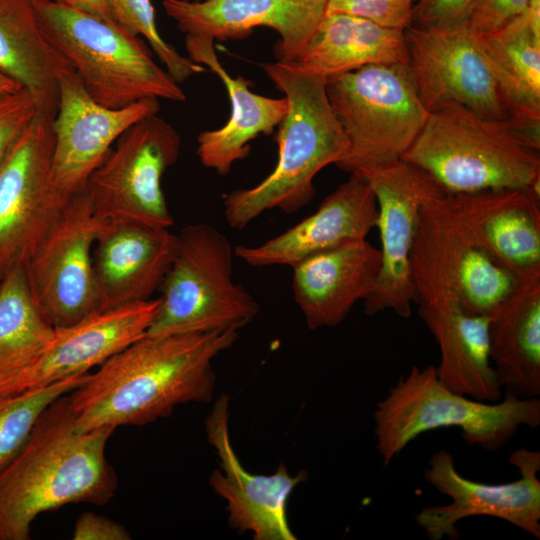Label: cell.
<instances>
[{"label": "cell", "instance_id": "cell-32", "mask_svg": "<svg viewBox=\"0 0 540 540\" xmlns=\"http://www.w3.org/2000/svg\"><path fill=\"white\" fill-rule=\"evenodd\" d=\"M113 21L131 34L143 37L166 71L177 82L204 72V66L180 54L160 35L151 0H105Z\"/></svg>", "mask_w": 540, "mask_h": 540}, {"label": "cell", "instance_id": "cell-9", "mask_svg": "<svg viewBox=\"0 0 540 540\" xmlns=\"http://www.w3.org/2000/svg\"><path fill=\"white\" fill-rule=\"evenodd\" d=\"M411 271L418 314L439 346V380L477 400H500L503 389L489 357L490 316L464 307L442 264L417 231Z\"/></svg>", "mask_w": 540, "mask_h": 540}, {"label": "cell", "instance_id": "cell-33", "mask_svg": "<svg viewBox=\"0 0 540 540\" xmlns=\"http://www.w3.org/2000/svg\"><path fill=\"white\" fill-rule=\"evenodd\" d=\"M416 0H327L326 13H347L382 27L405 30Z\"/></svg>", "mask_w": 540, "mask_h": 540}, {"label": "cell", "instance_id": "cell-41", "mask_svg": "<svg viewBox=\"0 0 540 540\" xmlns=\"http://www.w3.org/2000/svg\"><path fill=\"white\" fill-rule=\"evenodd\" d=\"M56 1H61V2H65V0H56Z\"/></svg>", "mask_w": 540, "mask_h": 540}, {"label": "cell", "instance_id": "cell-23", "mask_svg": "<svg viewBox=\"0 0 540 540\" xmlns=\"http://www.w3.org/2000/svg\"><path fill=\"white\" fill-rule=\"evenodd\" d=\"M380 249L366 238L312 254L293 268V297L309 329L335 327L374 290Z\"/></svg>", "mask_w": 540, "mask_h": 540}, {"label": "cell", "instance_id": "cell-10", "mask_svg": "<svg viewBox=\"0 0 540 540\" xmlns=\"http://www.w3.org/2000/svg\"><path fill=\"white\" fill-rule=\"evenodd\" d=\"M180 146L176 129L157 114L131 126L85 186L95 213L103 219L173 226L161 181L177 161Z\"/></svg>", "mask_w": 540, "mask_h": 540}, {"label": "cell", "instance_id": "cell-3", "mask_svg": "<svg viewBox=\"0 0 540 540\" xmlns=\"http://www.w3.org/2000/svg\"><path fill=\"white\" fill-rule=\"evenodd\" d=\"M260 66L283 92L287 111L278 125V160L273 171L254 187L224 197L226 221L237 230L267 210L290 214L305 207L315 195V176L326 166L338 164L349 146L329 102L325 77L294 62Z\"/></svg>", "mask_w": 540, "mask_h": 540}, {"label": "cell", "instance_id": "cell-14", "mask_svg": "<svg viewBox=\"0 0 540 540\" xmlns=\"http://www.w3.org/2000/svg\"><path fill=\"white\" fill-rule=\"evenodd\" d=\"M519 472L512 482L490 484L462 476L452 453L440 449L430 456L424 479L451 499L449 504L422 508L416 524L431 540H457V524L466 518L489 516L504 520L540 538V451L521 447L509 456Z\"/></svg>", "mask_w": 540, "mask_h": 540}, {"label": "cell", "instance_id": "cell-11", "mask_svg": "<svg viewBox=\"0 0 540 540\" xmlns=\"http://www.w3.org/2000/svg\"><path fill=\"white\" fill-rule=\"evenodd\" d=\"M53 117L41 111L0 166V275L26 266L68 200L51 172Z\"/></svg>", "mask_w": 540, "mask_h": 540}, {"label": "cell", "instance_id": "cell-18", "mask_svg": "<svg viewBox=\"0 0 540 540\" xmlns=\"http://www.w3.org/2000/svg\"><path fill=\"white\" fill-rule=\"evenodd\" d=\"M165 13L186 36L218 40L275 30L277 61L293 62L326 13L327 0H162Z\"/></svg>", "mask_w": 540, "mask_h": 540}, {"label": "cell", "instance_id": "cell-2", "mask_svg": "<svg viewBox=\"0 0 540 540\" xmlns=\"http://www.w3.org/2000/svg\"><path fill=\"white\" fill-rule=\"evenodd\" d=\"M114 431L79 432L68 394L54 401L0 472V540H29L32 523L44 512L68 504H107L118 488L105 455Z\"/></svg>", "mask_w": 540, "mask_h": 540}, {"label": "cell", "instance_id": "cell-40", "mask_svg": "<svg viewBox=\"0 0 540 540\" xmlns=\"http://www.w3.org/2000/svg\"><path fill=\"white\" fill-rule=\"evenodd\" d=\"M2 279H3V276L0 275V285H1Z\"/></svg>", "mask_w": 540, "mask_h": 540}, {"label": "cell", "instance_id": "cell-30", "mask_svg": "<svg viewBox=\"0 0 540 540\" xmlns=\"http://www.w3.org/2000/svg\"><path fill=\"white\" fill-rule=\"evenodd\" d=\"M53 336L32 300L25 267L9 270L0 285V394L17 392Z\"/></svg>", "mask_w": 540, "mask_h": 540}, {"label": "cell", "instance_id": "cell-4", "mask_svg": "<svg viewBox=\"0 0 540 540\" xmlns=\"http://www.w3.org/2000/svg\"><path fill=\"white\" fill-rule=\"evenodd\" d=\"M539 127L482 116L456 103L429 112L401 160L452 194L539 188Z\"/></svg>", "mask_w": 540, "mask_h": 540}, {"label": "cell", "instance_id": "cell-24", "mask_svg": "<svg viewBox=\"0 0 540 540\" xmlns=\"http://www.w3.org/2000/svg\"><path fill=\"white\" fill-rule=\"evenodd\" d=\"M459 215L481 244L519 280L540 276L539 188L452 194Z\"/></svg>", "mask_w": 540, "mask_h": 540}, {"label": "cell", "instance_id": "cell-36", "mask_svg": "<svg viewBox=\"0 0 540 540\" xmlns=\"http://www.w3.org/2000/svg\"><path fill=\"white\" fill-rule=\"evenodd\" d=\"M529 0H474L467 25L477 33H488L524 13Z\"/></svg>", "mask_w": 540, "mask_h": 540}, {"label": "cell", "instance_id": "cell-35", "mask_svg": "<svg viewBox=\"0 0 540 540\" xmlns=\"http://www.w3.org/2000/svg\"><path fill=\"white\" fill-rule=\"evenodd\" d=\"M474 0H417L413 8V26L423 28L454 27L467 24Z\"/></svg>", "mask_w": 540, "mask_h": 540}, {"label": "cell", "instance_id": "cell-13", "mask_svg": "<svg viewBox=\"0 0 540 540\" xmlns=\"http://www.w3.org/2000/svg\"><path fill=\"white\" fill-rule=\"evenodd\" d=\"M372 188L378 206L376 226L381 242V266L373 292L363 301L367 315L391 310L411 315L415 290L411 252L422 207L447 192L429 174L404 160L362 168L356 172Z\"/></svg>", "mask_w": 540, "mask_h": 540}, {"label": "cell", "instance_id": "cell-1", "mask_svg": "<svg viewBox=\"0 0 540 540\" xmlns=\"http://www.w3.org/2000/svg\"><path fill=\"white\" fill-rule=\"evenodd\" d=\"M238 335L223 330L134 341L68 394L76 429L143 426L168 417L178 405L211 402L213 360Z\"/></svg>", "mask_w": 540, "mask_h": 540}, {"label": "cell", "instance_id": "cell-15", "mask_svg": "<svg viewBox=\"0 0 540 540\" xmlns=\"http://www.w3.org/2000/svg\"><path fill=\"white\" fill-rule=\"evenodd\" d=\"M404 37L406 64L429 112L456 103L488 118L512 119L477 33L467 24L409 26Z\"/></svg>", "mask_w": 540, "mask_h": 540}, {"label": "cell", "instance_id": "cell-22", "mask_svg": "<svg viewBox=\"0 0 540 540\" xmlns=\"http://www.w3.org/2000/svg\"><path fill=\"white\" fill-rule=\"evenodd\" d=\"M350 174L312 215L260 245L235 246V256L253 267H292L322 250L366 238L376 226L377 201L368 182L358 174Z\"/></svg>", "mask_w": 540, "mask_h": 540}, {"label": "cell", "instance_id": "cell-20", "mask_svg": "<svg viewBox=\"0 0 540 540\" xmlns=\"http://www.w3.org/2000/svg\"><path fill=\"white\" fill-rule=\"evenodd\" d=\"M417 233L437 256L469 312L490 316L516 288L519 279L468 228L451 193L422 207Z\"/></svg>", "mask_w": 540, "mask_h": 540}, {"label": "cell", "instance_id": "cell-27", "mask_svg": "<svg viewBox=\"0 0 540 540\" xmlns=\"http://www.w3.org/2000/svg\"><path fill=\"white\" fill-rule=\"evenodd\" d=\"M74 71L44 35L32 0H0V72L28 90L54 117L59 80Z\"/></svg>", "mask_w": 540, "mask_h": 540}, {"label": "cell", "instance_id": "cell-26", "mask_svg": "<svg viewBox=\"0 0 540 540\" xmlns=\"http://www.w3.org/2000/svg\"><path fill=\"white\" fill-rule=\"evenodd\" d=\"M489 357L505 393L540 395V276L519 280L490 315Z\"/></svg>", "mask_w": 540, "mask_h": 540}, {"label": "cell", "instance_id": "cell-19", "mask_svg": "<svg viewBox=\"0 0 540 540\" xmlns=\"http://www.w3.org/2000/svg\"><path fill=\"white\" fill-rule=\"evenodd\" d=\"M177 248L178 235L168 228L104 219L93 248L100 311L151 299Z\"/></svg>", "mask_w": 540, "mask_h": 540}, {"label": "cell", "instance_id": "cell-7", "mask_svg": "<svg viewBox=\"0 0 540 540\" xmlns=\"http://www.w3.org/2000/svg\"><path fill=\"white\" fill-rule=\"evenodd\" d=\"M234 248L215 227L191 224L178 235L175 258L161 284L148 336L239 330L260 307L233 281Z\"/></svg>", "mask_w": 540, "mask_h": 540}, {"label": "cell", "instance_id": "cell-29", "mask_svg": "<svg viewBox=\"0 0 540 540\" xmlns=\"http://www.w3.org/2000/svg\"><path fill=\"white\" fill-rule=\"evenodd\" d=\"M477 36L512 119L540 126V33L525 11Z\"/></svg>", "mask_w": 540, "mask_h": 540}, {"label": "cell", "instance_id": "cell-34", "mask_svg": "<svg viewBox=\"0 0 540 540\" xmlns=\"http://www.w3.org/2000/svg\"><path fill=\"white\" fill-rule=\"evenodd\" d=\"M41 111L38 100L24 88L0 93V166L19 136Z\"/></svg>", "mask_w": 540, "mask_h": 540}, {"label": "cell", "instance_id": "cell-17", "mask_svg": "<svg viewBox=\"0 0 540 540\" xmlns=\"http://www.w3.org/2000/svg\"><path fill=\"white\" fill-rule=\"evenodd\" d=\"M207 440L219 467L209 477L212 490L226 502L228 523L255 540H295L288 516V502L295 488L307 478L305 471L291 475L280 463L269 475L247 471L236 455L229 433V397L220 395L205 420Z\"/></svg>", "mask_w": 540, "mask_h": 540}, {"label": "cell", "instance_id": "cell-6", "mask_svg": "<svg viewBox=\"0 0 540 540\" xmlns=\"http://www.w3.org/2000/svg\"><path fill=\"white\" fill-rule=\"evenodd\" d=\"M32 1L44 35L99 104L118 109L147 98L186 100L141 37L65 2Z\"/></svg>", "mask_w": 540, "mask_h": 540}, {"label": "cell", "instance_id": "cell-12", "mask_svg": "<svg viewBox=\"0 0 540 540\" xmlns=\"http://www.w3.org/2000/svg\"><path fill=\"white\" fill-rule=\"evenodd\" d=\"M103 221L84 188L68 200L25 266L32 300L53 328L100 311L93 248Z\"/></svg>", "mask_w": 540, "mask_h": 540}, {"label": "cell", "instance_id": "cell-28", "mask_svg": "<svg viewBox=\"0 0 540 540\" xmlns=\"http://www.w3.org/2000/svg\"><path fill=\"white\" fill-rule=\"evenodd\" d=\"M293 62L326 79L372 64H406L404 30L347 13H325Z\"/></svg>", "mask_w": 540, "mask_h": 540}, {"label": "cell", "instance_id": "cell-37", "mask_svg": "<svg viewBox=\"0 0 540 540\" xmlns=\"http://www.w3.org/2000/svg\"><path fill=\"white\" fill-rule=\"evenodd\" d=\"M74 540H130L128 530L120 523L94 512H84L76 520Z\"/></svg>", "mask_w": 540, "mask_h": 540}, {"label": "cell", "instance_id": "cell-16", "mask_svg": "<svg viewBox=\"0 0 540 540\" xmlns=\"http://www.w3.org/2000/svg\"><path fill=\"white\" fill-rule=\"evenodd\" d=\"M159 99L147 98L113 109L96 102L75 71L59 80L58 108L52 119L51 172L66 196L82 191L114 142L138 121L158 114Z\"/></svg>", "mask_w": 540, "mask_h": 540}, {"label": "cell", "instance_id": "cell-39", "mask_svg": "<svg viewBox=\"0 0 540 540\" xmlns=\"http://www.w3.org/2000/svg\"><path fill=\"white\" fill-rule=\"evenodd\" d=\"M22 89L16 81L0 72V93L15 92Z\"/></svg>", "mask_w": 540, "mask_h": 540}, {"label": "cell", "instance_id": "cell-21", "mask_svg": "<svg viewBox=\"0 0 540 540\" xmlns=\"http://www.w3.org/2000/svg\"><path fill=\"white\" fill-rule=\"evenodd\" d=\"M160 306V298L98 311L69 326L54 328V336L17 392L40 388L87 373L145 336Z\"/></svg>", "mask_w": 540, "mask_h": 540}, {"label": "cell", "instance_id": "cell-8", "mask_svg": "<svg viewBox=\"0 0 540 540\" xmlns=\"http://www.w3.org/2000/svg\"><path fill=\"white\" fill-rule=\"evenodd\" d=\"M326 93L349 144L336 165L350 173L400 160L429 115L404 63L328 77Z\"/></svg>", "mask_w": 540, "mask_h": 540}, {"label": "cell", "instance_id": "cell-25", "mask_svg": "<svg viewBox=\"0 0 540 540\" xmlns=\"http://www.w3.org/2000/svg\"><path fill=\"white\" fill-rule=\"evenodd\" d=\"M188 57L208 67L224 83L231 113L220 128L201 132L197 137V155L206 168L227 175L232 165L248 156L250 142L261 134H270L287 111V101L270 98L250 90L251 82L242 76L233 77L220 63L214 39L186 36Z\"/></svg>", "mask_w": 540, "mask_h": 540}, {"label": "cell", "instance_id": "cell-5", "mask_svg": "<svg viewBox=\"0 0 540 540\" xmlns=\"http://www.w3.org/2000/svg\"><path fill=\"white\" fill-rule=\"evenodd\" d=\"M373 419L376 447L388 466L414 439L439 428L457 427L469 445L496 451L521 426H540V400L510 393L500 401L477 400L445 386L435 366L415 365L376 404Z\"/></svg>", "mask_w": 540, "mask_h": 540}, {"label": "cell", "instance_id": "cell-31", "mask_svg": "<svg viewBox=\"0 0 540 540\" xmlns=\"http://www.w3.org/2000/svg\"><path fill=\"white\" fill-rule=\"evenodd\" d=\"M89 374L79 373L44 387L0 394V472L22 450L43 412L83 384Z\"/></svg>", "mask_w": 540, "mask_h": 540}, {"label": "cell", "instance_id": "cell-38", "mask_svg": "<svg viewBox=\"0 0 540 540\" xmlns=\"http://www.w3.org/2000/svg\"><path fill=\"white\" fill-rule=\"evenodd\" d=\"M65 3L97 17L113 21L105 0H65Z\"/></svg>", "mask_w": 540, "mask_h": 540}]
</instances>
